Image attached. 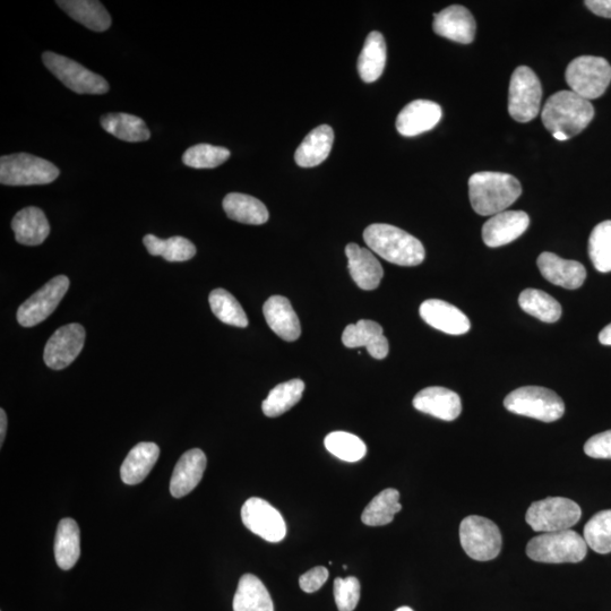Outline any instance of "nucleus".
Returning a JSON list of instances; mask_svg holds the SVG:
<instances>
[{"mask_svg":"<svg viewBox=\"0 0 611 611\" xmlns=\"http://www.w3.org/2000/svg\"><path fill=\"white\" fill-rule=\"evenodd\" d=\"M521 194L519 180L503 172L481 171L469 179L472 209L483 217L505 212Z\"/></svg>","mask_w":611,"mask_h":611,"instance_id":"1","label":"nucleus"},{"mask_svg":"<svg viewBox=\"0 0 611 611\" xmlns=\"http://www.w3.org/2000/svg\"><path fill=\"white\" fill-rule=\"evenodd\" d=\"M367 246L387 262L400 266H417L426 252L420 240L398 227L375 223L364 232Z\"/></svg>","mask_w":611,"mask_h":611,"instance_id":"2","label":"nucleus"},{"mask_svg":"<svg viewBox=\"0 0 611 611\" xmlns=\"http://www.w3.org/2000/svg\"><path fill=\"white\" fill-rule=\"evenodd\" d=\"M595 117V108L589 100H585L572 91H559L550 97L541 119L552 134L562 133L574 137L584 131Z\"/></svg>","mask_w":611,"mask_h":611,"instance_id":"3","label":"nucleus"},{"mask_svg":"<svg viewBox=\"0 0 611 611\" xmlns=\"http://www.w3.org/2000/svg\"><path fill=\"white\" fill-rule=\"evenodd\" d=\"M587 553V542L573 530L542 533L527 546L532 561L546 564L580 563Z\"/></svg>","mask_w":611,"mask_h":611,"instance_id":"4","label":"nucleus"},{"mask_svg":"<svg viewBox=\"0 0 611 611\" xmlns=\"http://www.w3.org/2000/svg\"><path fill=\"white\" fill-rule=\"evenodd\" d=\"M504 406L515 415L554 423L561 419L565 404L552 390L540 386H524L511 392L504 400Z\"/></svg>","mask_w":611,"mask_h":611,"instance_id":"5","label":"nucleus"},{"mask_svg":"<svg viewBox=\"0 0 611 611\" xmlns=\"http://www.w3.org/2000/svg\"><path fill=\"white\" fill-rule=\"evenodd\" d=\"M60 171L48 160L29 153H16L0 159V183L6 186L47 185L55 182Z\"/></svg>","mask_w":611,"mask_h":611,"instance_id":"6","label":"nucleus"},{"mask_svg":"<svg viewBox=\"0 0 611 611\" xmlns=\"http://www.w3.org/2000/svg\"><path fill=\"white\" fill-rule=\"evenodd\" d=\"M566 82L585 100L600 98L611 82V65L605 58L582 56L567 66Z\"/></svg>","mask_w":611,"mask_h":611,"instance_id":"7","label":"nucleus"},{"mask_svg":"<svg viewBox=\"0 0 611 611\" xmlns=\"http://www.w3.org/2000/svg\"><path fill=\"white\" fill-rule=\"evenodd\" d=\"M581 515V507L572 499L548 497L531 504L526 521L533 531L550 533L571 530Z\"/></svg>","mask_w":611,"mask_h":611,"instance_id":"8","label":"nucleus"},{"mask_svg":"<svg viewBox=\"0 0 611 611\" xmlns=\"http://www.w3.org/2000/svg\"><path fill=\"white\" fill-rule=\"evenodd\" d=\"M460 540L464 552L475 561H493L502 550V533L493 521L470 515L461 522Z\"/></svg>","mask_w":611,"mask_h":611,"instance_id":"9","label":"nucleus"},{"mask_svg":"<svg viewBox=\"0 0 611 611\" xmlns=\"http://www.w3.org/2000/svg\"><path fill=\"white\" fill-rule=\"evenodd\" d=\"M542 86L531 68H516L510 83L509 113L519 123H529L540 113Z\"/></svg>","mask_w":611,"mask_h":611,"instance_id":"10","label":"nucleus"},{"mask_svg":"<svg viewBox=\"0 0 611 611\" xmlns=\"http://www.w3.org/2000/svg\"><path fill=\"white\" fill-rule=\"evenodd\" d=\"M42 59L48 71L75 93L105 94L109 91V83L102 76L89 71L73 59L51 51L43 54Z\"/></svg>","mask_w":611,"mask_h":611,"instance_id":"11","label":"nucleus"},{"mask_svg":"<svg viewBox=\"0 0 611 611\" xmlns=\"http://www.w3.org/2000/svg\"><path fill=\"white\" fill-rule=\"evenodd\" d=\"M70 289V280L65 275L50 280L32 295L17 311V322L24 327L36 326L55 312L60 301Z\"/></svg>","mask_w":611,"mask_h":611,"instance_id":"12","label":"nucleus"},{"mask_svg":"<svg viewBox=\"0 0 611 611\" xmlns=\"http://www.w3.org/2000/svg\"><path fill=\"white\" fill-rule=\"evenodd\" d=\"M245 527L269 542H280L287 536V524L281 513L262 498L252 497L244 504Z\"/></svg>","mask_w":611,"mask_h":611,"instance_id":"13","label":"nucleus"},{"mask_svg":"<svg viewBox=\"0 0 611 611\" xmlns=\"http://www.w3.org/2000/svg\"><path fill=\"white\" fill-rule=\"evenodd\" d=\"M85 342V330L80 324L60 327L51 337L43 352L46 365L54 370L70 366L81 354Z\"/></svg>","mask_w":611,"mask_h":611,"instance_id":"14","label":"nucleus"},{"mask_svg":"<svg viewBox=\"0 0 611 611\" xmlns=\"http://www.w3.org/2000/svg\"><path fill=\"white\" fill-rule=\"evenodd\" d=\"M530 218L523 211H505L490 218L483 228L484 243L490 248L511 244L527 231Z\"/></svg>","mask_w":611,"mask_h":611,"instance_id":"15","label":"nucleus"},{"mask_svg":"<svg viewBox=\"0 0 611 611\" xmlns=\"http://www.w3.org/2000/svg\"><path fill=\"white\" fill-rule=\"evenodd\" d=\"M433 29L438 36L469 45L475 40L477 25L468 8L453 5L435 14Z\"/></svg>","mask_w":611,"mask_h":611,"instance_id":"16","label":"nucleus"},{"mask_svg":"<svg viewBox=\"0 0 611 611\" xmlns=\"http://www.w3.org/2000/svg\"><path fill=\"white\" fill-rule=\"evenodd\" d=\"M419 313L428 325L446 334L462 335L471 329L467 315L444 300H426L421 304Z\"/></svg>","mask_w":611,"mask_h":611,"instance_id":"17","label":"nucleus"},{"mask_svg":"<svg viewBox=\"0 0 611 611\" xmlns=\"http://www.w3.org/2000/svg\"><path fill=\"white\" fill-rule=\"evenodd\" d=\"M442 116V108L436 102L412 101L401 110L397 118V129L403 136H417L433 129L441 122Z\"/></svg>","mask_w":611,"mask_h":611,"instance_id":"18","label":"nucleus"},{"mask_svg":"<svg viewBox=\"0 0 611 611\" xmlns=\"http://www.w3.org/2000/svg\"><path fill=\"white\" fill-rule=\"evenodd\" d=\"M537 264L542 277L558 287L579 289L587 279V270L581 263L564 260L554 253H542Z\"/></svg>","mask_w":611,"mask_h":611,"instance_id":"19","label":"nucleus"},{"mask_svg":"<svg viewBox=\"0 0 611 611\" xmlns=\"http://www.w3.org/2000/svg\"><path fill=\"white\" fill-rule=\"evenodd\" d=\"M413 407L444 421H453L459 418L462 412L459 394L440 386L427 387L420 391L413 399Z\"/></svg>","mask_w":611,"mask_h":611,"instance_id":"20","label":"nucleus"},{"mask_svg":"<svg viewBox=\"0 0 611 611\" xmlns=\"http://www.w3.org/2000/svg\"><path fill=\"white\" fill-rule=\"evenodd\" d=\"M342 341L347 348L366 347L369 355L375 359H384L389 355V341L383 333V327L373 321L361 320L348 325Z\"/></svg>","mask_w":611,"mask_h":611,"instance_id":"21","label":"nucleus"},{"mask_svg":"<svg viewBox=\"0 0 611 611\" xmlns=\"http://www.w3.org/2000/svg\"><path fill=\"white\" fill-rule=\"evenodd\" d=\"M206 469V455L200 449L189 450L176 464L170 481V493L182 498L201 483Z\"/></svg>","mask_w":611,"mask_h":611,"instance_id":"22","label":"nucleus"},{"mask_svg":"<svg viewBox=\"0 0 611 611\" xmlns=\"http://www.w3.org/2000/svg\"><path fill=\"white\" fill-rule=\"evenodd\" d=\"M346 254L349 272L357 286L363 290L377 289L384 277V271L374 254L357 244H349Z\"/></svg>","mask_w":611,"mask_h":611,"instance_id":"23","label":"nucleus"},{"mask_svg":"<svg viewBox=\"0 0 611 611\" xmlns=\"http://www.w3.org/2000/svg\"><path fill=\"white\" fill-rule=\"evenodd\" d=\"M263 314L271 330L282 340L292 342L299 339L300 322L289 299L282 296L271 297L263 306Z\"/></svg>","mask_w":611,"mask_h":611,"instance_id":"24","label":"nucleus"},{"mask_svg":"<svg viewBox=\"0 0 611 611\" xmlns=\"http://www.w3.org/2000/svg\"><path fill=\"white\" fill-rule=\"evenodd\" d=\"M334 142V132L329 125L318 126L309 133L298 146L295 160L301 168L321 165L330 156Z\"/></svg>","mask_w":611,"mask_h":611,"instance_id":"25","label":"nucleus"},{"mask_svg":"<svg viewBox=\"0 0 611 611\" xmlns=\"http://www.w3.org/2000/svg\"><path fill=\"white\" fill-rule=\"evenodd\" d=\"M16 242L25 246L41 245L50 234L46 214L39 208H25L17 213L12 221Z\"/></svg>","mask_w":611,"mask_h":611,"instance_id":"26","label":"nucleus"},{"mask_svg":"<svg viewBox=\"0 0 611 611\" xmlns=\"http://www.w3.org/2000/svg\"><path fill=\"white\" fill-rule=\"evenodd\" d=\"M159 456L160 449L157 444L143 442L134 446L120 469L124 483L131 486L141 484L156 466Z\"/></svg>","mask_w":611,"mask_h":611,"instance_id":"27","label":"nucleus"},{"mask_svg":"<svg viewBox=\"0 0 611 611\" xmlns=\"http://www.w3.org/2000/svg\"><path fill=\"white\" fill-rule=\"evenodd\" d=\"M56 4L72 19L92 31H107L111 17L98 0H59Z\"/></svg>","mask_w":611,"mask_h":611,"instance_id":"28","label":"nucleus"},{"mask_svg":"<svg viewBox=\"0 0 611 611\" xmlns=\"http://www.w3.org/2000/svg\"><path fill=\"white\" fill-rule=\"evenodd\" d=\"M81 556V535L79 524L73 519L59 522L55 539V557L57 565L63 571L73 569Z\"/></svg>","mask_w":611,"mask_h":611,"instance_id":"29","label":"nucleus"},{"mask_svg":"<svg viewBox=\"0 0 611 611\" xmlns=\"http://www.w3.org/2000/svg\"><path fill=\"white\" fill-rule=\"evenodd\" d=\"M223 209L229 219L245 223V225H264L270 218L266 206L260 200L246 194H228L223 200Z\"/></svg>","mask_w":611,"mask_h":611,"instance_id":"30","label":"nucleus"},{"mask_svg":"<svg viewBox=\"0 0 611 611\" xmlns=\"http://www.w3.org/2000/svg\"><path fill=\"white\" fill-rule=\"evenodd\" d=\"M234 611H274L268 589L253 574L240 578L234 598Z\"/></svg>","mask_w":611,"mask_h":611,"instance_id":"31","label":"nucleus"},{"mask_svg":"<svg viewBox=\"0 0 611 611\" xmlns=\"http://www.w3.org/2000/svg\"><path fill=\"white\" fill-rule=\"evenodd\" d=\"M386 43L380 32L369 34L358 58V72L366 83L380 79L386 65Z\"/></svg>","mask_w":611,"mask_h":611,"instance_id":"32","label":"nucleus"},{"mask_svg":"<svg viewBox=\"0 0 611 611\" xmlns=\"http://www.w3.org/2000/svg\"><path fill=\"white\" fill-rule=\"evenodd\" d=\"M101 126L107 133L129 143L145 142L151 137L144 120L134 115L108 114L101 117Z\"/></svg>","mask_w":611,"mask_h":611,"instance_id":"33","label":"nucleus"},{"mask_svg":"<svg viewBox=\"0 0 611 611\" xmlns=\"http://www.w3.org/2000/svg\"><path fill=\"white\" fill-rule=\"evenodd\" d=\"M402 510L400 504V493L397 489L389 488L383 490L373 498L361 515V521L368 527L387 526L394 520L395 514Z\"/></svg>","mask_w":611,"mask_h":611,"instance_id":"34","label":"nucleus"},{"mask_svg":"<svg viewBox=\"0 0 611 611\" xmlns=\"http://www.w3.org/2000/svg\"><path fill=\"white\" fill-rule=\"evenodd\" d=\"M305 383L301 380H291L279 384L269 393V397L262 403V410L266 417H280L303 398Z\"/></svg>","mask_w":611,"mask_h":611,"instance_id":"35","label":"nucleus"},{"mask_svg":"<svg viewBox=\"0 0 611 611\" xmlns=\"http://www.w3.org/2000/svg\"><path fill=\"white\" fill-rule=\"evenodd\" d=\"M520 307L527 314L545 323H555L562 316V306L547 292L527 289L519 297Z\"/></svg>","mask_w":611,"mask_h":611,"instance_id":"36","label":"nucleus"},{"mask_svg":"<svg viewBox=\"0 0 611 611\" xmlns=\"http://www.w3.org/2000/svg\"><path fill=\"white\" fill-rule=\"evenodd\" d=\"M143 243L149 254L162 256L168 262H186L196 255L195 245L184 237L163 240L154 235H146Z\"/></svg>","mask_w":611,"mask_h":611,"instance_id":"37","label":"nucleus"},{"mask_svg":"<svg viewBox=\"0 0 611 611\" xmlns=\"http://www.w3.org/2000/svg\"><path fill=\"white\" fill-rule=\"evenodd\" d=\"M210 306L215 316L222 323L237 326L247 327L248 318L238 300L225 289H215L209 297Z\"/></svg>","mask_w":611,"mask_h":611,"instance_id":"38","label":"nucleus"},{"mask_svg":"<svg viewBox=\"0 0 611 611\" xmlns=\"http://www.w3.org/2000/svg\"><path fill=\"white\" fill-rule=\"evenodd\" d=\"M324 444L326 450L335 458L346 462H358L367 454L366 444L358 436L346 432H333L327 435Z\"/></svg>","mask_w":611,"mask_h":611,"instance_id":"39","label":"nucleus"},{"mask_svg":"<svg viewBox=\"0 0 611 611\" xmlns=\"http://www.w3.org/2000/svg\"><path fill=\"white\" fill-rule=\"evenodd\" d=\"M589 255L593 266L601 273L611 272V221H604L592 230Z\"/></svg>","mask_w":611,"mask_h":611,"instance_id":"40","label":"nucleus"},{"mask_svg":"<svg viewBox=\"0 0 611 611\" xmlns=\"http://www.w3.org/2000/svg\"><path fill=\"white\" fill-rule=\"evenodd\" d=\"M583 538L596 553L602 555L611 553V510L593 515L585 524Z\"/></svg>","mask_w":611,"mask_h":611,"instance_id":"41","label":"nucleus"},{"mask_svg":"<svg viewBox=\"0 0 611 611\" xmlns=\"http://www.w3.org/2000/svg\"><path fill=\"white\" fill-rule=\"evenodd\" d=\"M231 156L226 148L210 144H197L186 150L183 162L195 169H213L225 163Z\"/></svg>","mask_w":611,"mask_h":611,"instance_id":"42","label":"nucleus"},{"mask_svg":"<svg viewBox=\"0 0 611 611\" xmlns=\"http://www.w3.org/2000/svg\"><path fill=\"white\" fill-rule=\"evenodd\" d=\"M334 598L339 611H354L360 600V582L355 576L335 579Z\"/></svg>","mask_w":611,"mask_h":611,"instance_id":"43","label":"nucleus"},{"mask_svg":"<svg viewBox=\"0 0 611 611\" xmlns=\"http://www.w3.org/2000/svg\"><path fill=\"white\" fill-rule=\"evenodd\" d=\"M584 453L593 459H611V430L591 437L584 445Z\"/></svg>","mask_w":611,"mask_h":611,"instance_id":"44","label":"nucleus"},{"mask_svg":"<svg viewBox=\"0 0 611 611\" xmlns=\"http://www.w3.org/2000/svg\"><path fill=\"white\" fill-rule=\"evenodd\" d=\"M327 579H329V571L325 567L317 566L300 576L299 585L301 590L313 593L320 590Z\"/></svg>","mask_w":611,"mask_h":611,"instance_id":"45","label":"nucleus"},{"mask_svg":"<svg viewBox=\"0 0 611 611\" xmlns=\"http://www.w3.org/2000/svg\"><path fill=\"white\" fill-rule=\"evenodd\" d=\"M585 5L592 13L611 19V0H588Z\"/></svg>","mask_w":611,"mask_h":611,"instance_id":"46","label":"nucleus"},{"mask_svg":"<svg viewBox=\"0 0 611 611\" xmlns=\"http://www.w3.org/2000/svg\"><path fill=\"white\" fill-rule=\"evenodd\" d=\"M7 432V416L4 409L0 410V445L3 446Z\"/></svg>","mask_w":611,"mask_h":611,"instance_id":"47","label":"nucleus"},{"mask_svg":"<svg viewBox=\"0 0 611 611\" xmlns=\"http://www.w3.org/2000/svg\"><path fill=\"white\" fill-rule=\"evenodd\" d=\"M599 341L604 346H611V323L600 332Z\"/></svg>","mask_w":611,"mask_h":611,"instance_id":"48","label":"nucleus"},{"mask_svg":"<svg viewBox=\"0 0 611 611\" xmlns=\"http://www.w3.org/2000/svg\"><path fill=\"white\" fill-rule=\"evenodd\" d=\"M553 136L555 137V139L557 141H567V140H569V137L565 136L562 133H556V134H553Z\"/></svg>","mask_w":611,"mask_h":611,"instance_id":"49","label":"nucleus"},{"mask_svg":"<svg viewBox=\"0 0 611 611\" xmlns=\"http://www.w3.org/2000/svg\"><path fill=\"white\" fill-rule=\"evenodd\" d=\"M395 611H415L413 609H411L410 607H400L399 609L395 610Z\"/></svg>","mask_w":611,"mask_h":611,"instance_id":"50","label":"nucleus"}]
</instances>
